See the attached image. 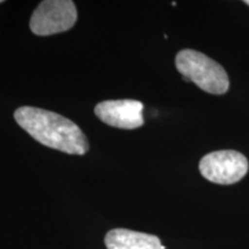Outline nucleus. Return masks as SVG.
<instances>
[{
    "label": "nucleus",
    "instance_id": "3",
    "mask_svg": "<svg viewBox=\"0 0 249 249\" xmlns=\"http://www.w3.org/2000/svg\"><path fill=\"white\" fill-rule=\"evenodd\" d=\"M77 11L71 0H44L30 18V30L37 36H51L74 27Z\"/></svg>",
    "mask_w": 249,
    "mask_h": 249
},
{
    "label": "nucleus",
    "instance_id": "4",
    "mask_svg": "<svg viewBox=\"0 0 249 249\" xmlns=\"http://www.w3.org/2000/svg\"><path fill=\"white\" fill-rule=\"evenodd\" d=\"M200 172L205 179L219 185H232L248 172V160L234 150L213 151L200 160Z\"/></svg>",
    "mask_w": 249,
    "mask_h": 249
},
{
    "label": "nucleus",
    "instance_id": "5",
    "mask_svg": "<svg viewBox=\"0 0 249 249\" xmlns=\"http://www.w3.org/2000/svg\"><path fill=\"white\" fill-rule=\"evenodd\" d=\"M143 104L135 99L104 101L95 107V114L99 120L121 129H135L144 124Z\"/></svg>",
    "mask_w": 249,
    "mask_h": 249
},
{
    "label": "nucleus",
    "instance_id": "2",
    "mask_svg": "<svg viewBox=\"0 0 249 249\" xmlns=\"http://www.w3.org/2000/svg\"><path fill=\"white\" fill-rule=\"evenodd\" d=\"M176 66L186 81L213 95H224L230 87L225 70L218 62L195 50H181L176 57Z\"/></svg>",
    "mask_w": 249,
    "mask_h": 249
},
{
    "label": "nucleus",
    "instance_id": "6",
    "mask_svg": "<svg viewBox=\"0 0 249 249\" xmlns=\"http://www.w3.org/2000/svg\"><path fill=\"white\" fill-rule=\"evenodd\" d=\"M107 249H165L156 235L127 229H114L105 235Z\"/></svg>",
    "mask_w": 249,
    "mask_h": 249
},
{
    "label": "nucleus",
    "instance_id": "1",
    "mask_svg": "<svg viewBox=\"0 0 249 249\" xmlns=\"http://www.w3.org/2000/svg\"><path fill=\"white\" fill-rule=\"evenodd\" d=\"M14 119L31 138L45 147L79 156L85 155L90 148L80 127L55 112L21 107L14 112Z\"/></svg>",
    "mask_w": 249,
    "mask_h": 249
},
{
    "label": "nucleus",
    "instance_id": "7",
    "mask_svg": "<svg viewBox=\"0 0 249 249\" xmlns=\"http://www.w3.org/2000/svg\"><path fill=\"white\" fill-rule=\"evenodd\" d=\"M245 2H246V4H247V5L249 6V0H246V1H245Z\"/></svg>",
    "mask_w": 249,
    "mask_h": 249
},
{
    "label": "nucleus",
    "instance_id": "8",
    "mask_svg": "<svg viewBox=\"0 0 249 249\" xmlns=\"http://www.w3.org/2000/svg\"><path fill=\"white\" fill-rule=\"evenodd\" d=\"M1 2H4V1H2V0H0V4H1Z\"/></svg>",
    "mask_w": 249,
    "mask_h": 249
}]
</instances>
